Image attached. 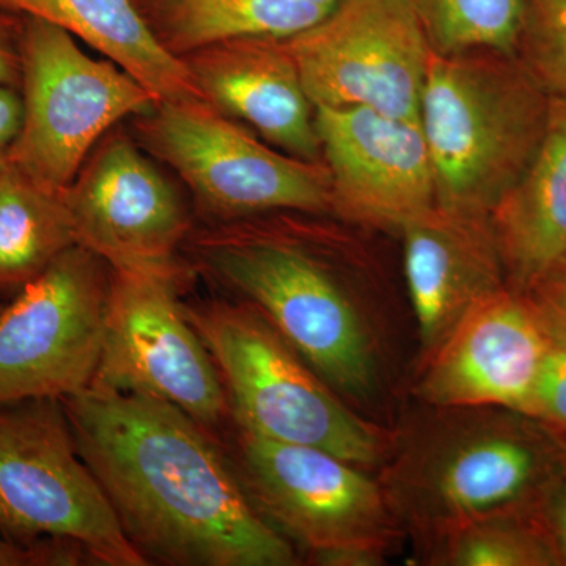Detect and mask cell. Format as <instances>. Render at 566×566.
Listing matches in <instances>:
<instances>
[{
	"label": "cell",
	"instance_id": "9a60e30c",
	"mask_svg": "<svg viewBox=\"0 0 566 566\" xmlns=\"http://www.w3.org/2000/svg\"><path fill=\"white\" fill-rule=\"evenodd\" d=\"M551 342L526 294L505 286L417 360L412 397L431 408L495 406L526 415Z\"/></svg>",
	"mask_w": 566,
	"mask_h": 566
},
{
	"label": "cell",
	"instance_id": "ffe728a7",
	"mask_svg": "<svg viewBox=\"0 0 566 566\" xmlns=\"http://www.w3.org/2000/svg\"><path fill=\"white\" fill-rule=\"evenodd\" d=\"M177 57L230 39H290L318 24L340 0H136Z\"/></svg>",
	"mask_w": 566,
	"mask_h": 566
},
{
	"label": "cell",
	"instance_id": "44dd1931",
	"mask_svg": "<svg viewBox=\"0 0 566 566\" xmlns=\"http://www.w3.org/2000/svg\"><path fill=\"white\" fill-rule=\"evenodd\" d=\"M73 245L63 191L36 185L10 164L0 186V300H13Z\"/></svg>",
	"mask_w": 566,
	"mask_h": 566
},
{
	"label": "cell",
	"instance_id": "d6986e66",
	"mask_svg": "<svg viewBox=\"0 0 566 566\" xmlns=\"http://www.w3.org/2000/svg\"><path fill=\"white\" fill-rule=\"evenodd\" d=\"M0 6L71 33L132 74L158 103L203 99L186 63L159 43L136 0H0Z\"/></svg>",
	"mask_w": 566,
	"mask_h": 566
},
{
	"label": "cell",
	"instance_id": "4316f807",
	"mask_svg": "<svg viewBox=\"0 0 566 566\" xmlns=\"http://www.w3.org/2000/svg\"><path fill=\"white\" fill-rule=\"evenodd\" d=\"M534 515L556 554L558 566L566 565V463L547 483Z\"/></svg>",
	"mask_w": 566,
	"mask_h": 566
},
{
	"label": "cell",
	"instance_id": "1f68e13d",
	"mask_svg": "<svg viewBox=\"0 0 566 566\" xmlns=\"http://www.w3.org/2000/svg\"><path fill=\"white\" fill-rule=\"evenodd\" d=\"M2 307H3V305H2V304H0V308H2Z\"/></svg>",
	"mask_w": 566,
	"mask_h": 566
},
{
	"label": "cell",
	"instance_id": "9c48e42d",
	"mask_svg": "<svg viewBox=\"0 0 566 566\" xmlns=\"http://www.w3.org/2000/svg\"><path fill=\"white\" fill-rule=\"evenodd\" d=\"M20 95L21 125L7 156L18 172L59 192L111 129L158 104L120 66L92 57L71 33L32 17H24Z\"/></svg>",
	"mask_w": 566,
	"mask_h": 566
},
{
	"label": "cell",
	"instance_id": "7a4b0ae2",
	"mask_svg": "<svg viewBox=\"0 0 566 566\" xmlns=\"http://www.w3.org/2000/svg\"><path fill=\"white\" fill-rule=\"evenodd\" d=\"M319 245L305 230L244 219L189 234L182 251L193 271L262 312L346 403L376 420L392 381L390 318Z\"/></svg>",
	"mask_w": 566,
	"mask_h": 566
},
{
	"label": "cell",
	"instance_id": "ac0fdd59",
	"mask_svg": "<svg viewBox=\"0 0 566 566\" xmlns=\"http://www.w3.org/2000/svg\"><path fill=\"white\" fill-rule=\"evenodd\" d=\"M490 218L510 289L566 266V96H549L542 144Z\"/></svg>",
	"mask_w": 566,
	"mask_h": 566
},
{
	"label": "cell",
	"instance_id": "7c38bea8",
	"mask_svg": "<svg viewBox=\"0 0 566 566\" xmlns=\"http://www.w3.org/2000/svg\"><path fill=\"white\" fill-rule=\"evenodd\" d=\"M315 107H367L420 122L431 44L412 0H340L283 39Z\"/></svg>",
	"mask_w": 566,
	"mask_h": 566
},
{
	"label": "cell",
	"instance_id": "ba28073f",
	"mask_svg": "<svg viewBox=\"0 0 566 566\" xmlns=\"http://www.w3.org/2000/svg\"><path fill=\"white\" fill-rule=\"evenodd\" d=\"M0 532L65 539L95 564L147 566L74 442L59 398L0 405Z\"/></svg>",
	"mask_w": 566,
	"mask_h": 566
},
{
	"label": "cell",
	"instance_id": "603a6c76",
	"mask_svg": "<svg viewBox=\"0 0 566 566\" xmlns=\"http://www.w3.org/2000/svg\"><path fill=\"white\" fill-rule=\"evenodd\" d=\"M431 50L497 52L516 57L526 0H412Z\"/></svg>",
	"mask_w": 566,
	"mask_h": 566
},
{
	"label": "cell",
	"instance_id": "e0dca14e",
	"mask_svg": "<svg viewBox=\"0 0 566 566\" xmlns=\"http://www.w3.org/2000/svg\"><path fill=\"white\" fill-rule=\"evenodd\" d=\"M181 59L205 102L286 155L323 163L315 106L285 41H216Z\"/></svg>",
	"mask_w": 566,
	"mask_h": 566
},
{
	"label": "cell",
	"instance_id": "5bb4252c",
	"mask_svg": "<svg viewBox=\"0 0 566 566\" xmlns=\"http://www.w3.org/2000/svg\"><path fill=\"white\" fill-rule=\"evenodd\" d=\"M333 214L400 230L436 207V177L422 123L367 107H315Z\"/></svg>",
	"mask_w": 566,
	"mask_h": 566
},
{
	"label": "cell",
	"instance_id": "5b68a950",
	"mask_svg": "<svg viewBox=\"0 0 566 566\" xmlns=\"http://www.w3.org/2000/svg\"><path fill=\"white\" fill-rule=\"evenodd\" d=\"M549 96L517 57L431 51L420 123L438 207L490 216L538 150Z\"/></svg>",
	"mask_w": 566,
	"mask_h": 566
},
{
	"label": "cell",
	"instance_id": "3957f363",
	"mask_svg": "<svg viewBox=\"0 0 566 566\" xmlns=\"http://www.w3.org/2000/svg\"><path fill=\"white\" fill-rule=\"evenodd\" d=\"M417 409L394 427L378 480L419 558L465 524L534 512L566 463L564 442L515 409Z\"/></svg>",
	"mask_w": 566,
	"mask_h": 566
},
{
	"label": "cell",
	"instance_id": "83f0119b",
	"mask_svg": "<svg viewBox=\"0 0 566 566\" xmlns=\"http://www.w3.org/2000/svg\"><path fill=\"white\" fill-rule=\"evenodd\" d=\"M546 333L566 344V266L524 292Z\"/></svg>",
	"mask_w": 566,
	"mask_h": 566
},
{
	"label": "cell",
	"instance_id": "2e32d148",
	"mask_svg": "<svg viewBox=\"0 0 566 566\" xmlns=\"http://www.w3.org/2000/svg\"><path fill=\"white\" fill-rule=\"evenodd\" d=\"M405 277L423 359L472 308L504 290L506 275L488 214L436 207L406 222Z\"/></svg>",
	"mask_w": 566,
	"mask_h": 566
},
{
	"label": "cell",
	"instance_id": "d4e9b609",
	"mask_svg": "<svg viewBox=\"0 0 566 566\" xmlns=\"http://www.w3.org/2000/svg\"><path fill=\"white\" fill-rule=\"evenodd\" d=\"M553 340V338H551ZM534 417L566 446V344L551 342L527 406Z\"/></svg>",
	"mask_w": 566,
	"mask_h": 566
},
{
	"label": "cell",
	"instance_id": "52a82bcc",
	"mask_svg": "<svg viewBox=\"0 0 566 566\" xmlns=\"http://www.w3.org/2000/svg\"><path fill=\"white\" fill-rule=\"evenodd\" d=\"M133 128L151 158L188 186L210 223L277 211L333 214L323 163L275 150L205 99L158 103L134 117Z\"/></svg>",
	"mask_w": 566,
	"mask_h": 566
},
{
	"label": "cell",
	"instance_id": "30bf717a",
	"mask_svg": "<svg viewBox=\"0 0 566 566\" xmlns=\"http://www.w3.org/2000/svg\"><path fill=\"white\" fill-rule=\"evenodd\" d=\"M192 273L112 271L106 340L91 389L177 406L223 444L232 428L229 400L207 346L182 311Z\"/></svg>",
	"mask_w": 566,
	"mask_h": 566
},
{
	"label": "cell",
	"instance_id": "8fae6325",
	"mask_svg": "<svg viewBox=\"0 0 566 566\" xmlns=\"http://www.w3.org/2000/svg\"><path fill=\"white\" fill-rule=\"evenodd\" d=\"M111 285L109 264L76 244L0 308V405L91 389Z\"/></svg>",
	"mask_w": 566,
	"mask_h": 566
},
{
	"label": "cell",
	"instance_id": "484cf974",
	"mask_svg": "<svg viewBox=\"0 0 566 566\" xmlns=\"http://www.w3.org/2000/svg\"><path fill=\"white\" fill-rule=\"evenodd\" d=\"M84 558V551L65 539L44 538L24 546L0 532V566L80 565Z\"/></svg>",
	"mask_w": 566,
	"mask_h": 566
},
{
	"label": "cell",
	"instance_id": "f1b7e54d",
	"mask_svg": "<svg viewBox=\"0 0 566 566\" xmlns=\"http://www.w3.org/2000/svg\"><path fill=\"white\" fill-rule=\"evenodd\" d=\"M24 17L0 6V87L20 91Z\"/></svg>",
	"mask_w": 566,
	"mask_h": 566
},
{
	"label": "cell",
	"instance_id": "6da1fadb",
	"mask_svg": "<svg viewBox=\"0 0 566 566\" xmlns=\"http://www.w3.org/2000/svg\"><path fill=\"white\" fill-rule=\"evenodd\" d=\"M81 457L148 565L294 566L226 446L177 406L87 389L62 398Z\"/></svg>",
	"mask_w": 566,
	"mask_h": 566
},
{
	"label": "cell",
	"instance_id": "4fadbf2b",
	"mask_svg": "<svg viewBox=\"0 0 566 566\" xmlns=\"http://www.w3.org/2000/svg\"><path fill=\"white\" fill-rule=\"evenodd\" d=\"M63 197L76 244L98 255L112 271L192 270L181 259L192 233L185 200L133 134L117 126L111 129Z\"/></svg>",
	"mask_w": 566,
	"mask_h": 566
},
{
	"label": "cell",
	"instance_id": "277c9868",
	"mask_svg": "<svg viewBox=\"0 0 566 566\" xmlns=\"http://www.w3.org/2000/svg\"><path fill=\"white\" fill-rule=\"evenodd\" d=\"M182 311L218 368L233 427L318 447L367 471L385 464L394 427L346 403L262 312L221 297L182 300Z\"/></svg>",
	"mask_w": 566,
	"mask_h": 566
},
{
	"label": "cell",
	"instance_id": "7402d4cb",
	"mask_svg": "<svg viewBox=\"0 0 566 566\" xmlns=\"http://www.w3.org/2000/svg\"><path fill=\"white\" fill-rule=\"evenodd\" d=\"M420 560L434 566H558L534 512L465 524L431 546Z\"/></svg>",
	"mask_w": 566,
	"mask_h": 566
},
{
	"label": "cell",
	"instance_id": "cb8c5ba5",
	"mask_svg": "<svg viewBox=\"0 0 566 566\" xmlns=\"http://www.w3.org/2000/svg\"><path fill=\"white\" fill-rule=\"evenodd\" d=\"M516 57L547 95L566 96V0H526Z\"/></svg>",
	"mask_w": 566,
	"mask_h": 566
},
{
	"label": "cell",
	"instance_id": "f546056e",
	"mask_svg": "<svg viewBox=\"0 0 566 566\" xmlns=\"http://www.w3.org/2000/svg\"><path fill=\"white\" fill-rule=\"evenodd\" d=\"M20 91L0 87V148H7L17 137L21 125Z\"/></svg>",
	"mask_w": 566,
	"mask_h": 566
},
{
	"label": "cell",
	"instance_id": "4dcf8cb0",
	"mask_svg": "<svg viewBox=\"0 0 566 566\" xmlns=\"http://www.w3.org/2000/svg\"><path fill=\"white\" fill-rule=\"evenodd\" d=\"M10 172L9 156H7L6 148H0V186L6 181L7 175Z\"/></svg>",
	"mask_w": 566,
	"mask_h": 566
},
{
	"label": "cell",
	"instance_id": "8992f818",
	"mask_svg": "<svg viewBox=\"0 0 566 566\" xmlns=\"http://www.w3.org/2000/svg\"><path fill=\"white\" fill-rule=\"evenodd\" d=\"M223 446L256 510L314 564L382 565L406 538L378 476L367 469L233 424Z\"/></svg>",
	"mask_w": 566,
	"mask_h": 566
}]
</instances>
